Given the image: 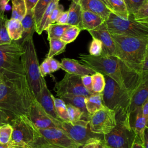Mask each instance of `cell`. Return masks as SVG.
<instances>
[{
    "label": "cell",
    "instance_id": "obj_39",
    "mask_svg": "<svg viewBox=\"0 0 148 148\" xmlns=\"http://www.w3.org/2000/svg\"><path fill=\"white\" fill-rule=\"evenodd\" d=\"M66 108L70 123L83 119V113L80 109L70 104H66Z\"/></svg>",
    "mask_w": 148,
    "mask_h": 148
},
{
    "label": "cell",
    "instance_id": "obj_37",
    "mask_svg": "<svg viewBox=\"0 0 148 148\" xmlns=\"http://www.w3.org/2000/svg\"><path fill=\"white\" fill-rule=\"evenodd\" d=\"M7 20L5 14L0 16V45L10 43L12 42L9 36L6 27Z\"/></svg>",
    "mask_w": 148,
    "mask_h": 148
},
{
    "label": "cell",
    "instance_id": "obj_12",
    "mask_svg": "<svg viewBox=\"0 0 148 148\" xmlns=\"http://www.w3.org/2000/svg\"><path fill=\"white\" fill-rule=\"evenodd\" d=\"M54 90L58 97L65 94L78 95L88 97L95 94L90 92L85 88L81 76L68 73H66L60 81L56 83Z\"/></svg>",
    "mask_w": 148,
    "mask_h": 148
},
{
    "label": "cell",
    "instance_id": "obj_17",
    "mask_svg": "<svg viewBox=\"0 0 148 148\" xmlns=\"http://www.w3.org/2000/svg\"><path fill=\"white\" fill-rule=\"evenodd\" d=\"M60 64L61 69L69 74L83 76L86 75H92L96 72L92 68L80 63L79 61L74 59L64 58L61 60Z\"/></svg>",
    "mask_w": 148,
    "mask_h": 148
},
{
    "label": "cell",
    "instance_id": "obj_47",
    "mask_svg": "<svg viewBox=\"0 0 148 148\" xmlns=\"http://www.w3.org/2000/svg\"><path fill=\"white\" fill-rule=\"evenodd\" d=\"M142 113L146 121V126L148 128V99L142 106Z\"/></svg>",
    "mask_w": 148,
    "mask_h": 148
},
{
    "label": "cell",
    "instance_id": "obj_24",
    "mask_svg": "<svg viewBox=\"0 0 148 148\" xmlns=\"http://www.w3.org/2000/svg\"><path fill=\"white\" fill-rule=\"evenodd\" d=\"M21 23L23 32L22 38L19 40L20 41L29 36H33L34 33L35 32V21L33 9L27 10L26 14L21 21Z\"/></svg>",
    "mask_w": 148,
    "mask_h": 148
},
{
    "label": "cell",
    "instance_id": "obj_20",
    "mask_svg": "<svg viewBox=\"0 0 148 148\" xmlns=\"http://www.w3.org/2000/svg\"><path fill=\"white\" fill-rule=\"evenodd\" d=\"M80 4L83 10L92 12L100 16L105 21L112 12L101 0H80Z\"/></svg>",
    "mask_w": 148,
    "mask_h": 148
},
{
    "label": "cell",
    "instance_id": "obj_45",
    "mask_svg": "<svg viewBox=\"0 0 148 148\" xmlns=\"http://www.w3.org/2000/svg\"><path fill=\"white\" fill-rule=\"evenodd\" d=\"M47 58L49 59V62L51 73L55 72L61 68V64L58 61L54 59L53 57H50V58L47 57Z\"/></svg>",
    "mask_w": 148,
    "mask_h": 148
},
{
    "label": "cell",
    "instance_id": "obj_25",
    "mask_svg": "<svg viewBox=\"0 0 148 148\" xmlns=\"http://www.w3.org/2000/svg\"><path fill=\"white\" fill-rule=\"evenodd\" d=\"M6 27L10 38L12 40H19L21 39L23 36V29L21 21L10 18L7 20L6 22Z\"/></svg>",
    "mask_w": 148,
    "mask_h": 148
},
{
    "label": "cell",
    "instance_id": "obj_36",
    "mask_svg": "<svg viewBox=\"0 0 148 148\" xmlns=\"http://www.w3.org/2000/svg\"><path fill=\"white\" fill-rule=\"evenodd\" d=\"M134 19L148 25V0H145L138 10L134 14Z\"/></svg>",
    "mask_w": 148,
    "mask_h": 148
},
{
    "label": "cell",
    "instance_id": "obj_51",
    "mask_svg": "<svg viewBox=\"0 0 148 148\" xmlns=\"http://www.w3.org/2000/svg\"><path fill=\"white\" fill-rule=\"evenodd\" d=\"M34 148H62V147H60L58 146H53L51 145L50 144H49L45 139H44V141L40 144L38 145L37 146H36Z\"/></svg>",
    "mask_w": 148,
    "mask_h": 148
},
{
    "label": "cell",
    "instance_id": "obj_2",
    "mask_svg": "<svg viewBox=\"0 0 148 148\" xmlns=\"http://www.w3.org/2000/svg\"><path fill=\"white\" fill-rule=\"evenodd\" d=\"M34 98L25 76L0 82V108L9 116L10 121L19 116H28Z\"/></svg>",
    "mask_w": 148,
    "mask_h": 148
},
{
    "label": "cell",
    "instance_id": "obj_32",
    "mask_svg": "<svg viewBox=\"0 0 148 148\" xmlns=\"http://www.w3.org/2000/svg\"><path fill=\"white\" fill-rule=\"evenodd\" d=\"M53 99L55 109L59 119L64 121L70 122L65 102L60 98L53 97Z\"/></svg>",
    "mask_w": 148,
    "mask_h": 148
},
{
    "label": "cell",
    "instance_id": "obj_43",
    "mask_svg": "<svg viewBox=\"0 0 148 148\" xmlns=\"http://www.w3.org/2000/svg\"><path fill=\"white\" fill-rule=\"evenodd\" d=\"M39 70L40 75L43 77H45L46 75L51 73L49 59L47 57H46L42 64L39 65Z\"/></svg>",
    "mask_w": 148,
    "mask_h": 148
},
{
    "label": "cell",
    "instance_id": "obj_29",
    "mask_svg": "<svg viewBox=\"0 0 148 148\" xmlns=\"http://www.w3.org/2000/svg\"><path fill=\"white\" fill-rule=\"evenodd\" d=\"M49 40L50 49L46 57H53L54 56L59 55L65 51L67 43L64 42L61 39L54 38Z\"/></svg>",
    "mask_w": 148,
    "mask_h": 148
},
{
    "label": "cell",
    "instance_id": "obj_15",
    "mask_svg": "<svg viewBox=\"0 0 148 148\" xmlns=\"http://www.w3.org/2000/svg\"><path fill=\"white\" fill-rule=\"evenodd\" d=\"M28 117L38 129L56 127L50 116L46 113L36 98L32 102Z\"/></svg>",
    "mask_w": 148,
    "mask_h": 148
},
{
    "label": "cell",
    "instance_id": "obj_38",
    "mask_svg": "<svg viewBox=\"0 0 148 148\" xmlns=\"http://www.w3.org/2000/svg\"><path fill=\"white\" fill-rule=\"evenodd\" d=\"M13 132L12 125L8 123L0 125V143L9 144Z\"/></svg>",
    "mask_w": 148,
    "mask_h": 148
},
{
    "label": "cell",
    "instance_id": "obj_18",
    "mask_svg": "<svg viewBox=\"0 0 148 148\" xmlns=\"http://www.w3.org/2000/svg\"><path fill=\"white\" fill-rule=\"evenodd\" d=\"M53 97L47 86L46 82H45L42 86L39 95L36 98V99L47 114L51 117L59 119L55 109Z\"/></svg>",
    "mask_w": 148,
    "mask_h": 148
},
{
    "label": "cell",
    "instance_id": "obj_13",
    "mask_svg": "<svg viewBox=\"0 0 148 148\" xmlns=\"http://www.w3.org/2000/svg\"><path fill=\"white\" fill-rule=\"evenodd\" d=\"M42 137L50 145L62 148H80L82 146L57 127L39 129Z\"/></svg>",
    "mask_w": 148,
    "mask_h": 148
},
{
    "label": "cell",
    "instance_id": "obj_33",
    "mask_svg": "<svg viewBox=\"0 0 148 148\" xmlns=\"http://www.w3.org/2000/svg\"><path fill=\"white\" fill-rule=\"evenodd\" d=\"M92 77V89L94 93H101L103 92L106 80L105 76L98 72L91 75Z\"/></svg>",
    "mask_w": 148,
    "mask_h": 148
},
{
    "label": "cell",
    "instance_id": "obj_8",
    "mask_svg": "<svg viewBox=\"0 0 148 148\" xmlns=\"http://www.w3.org/2000/svg\"><path fill=\"white\" fill-rule=\"evenodd\" d=\"M106 84L102 92L105 106L114 110L116 115L128 113L131 94L122 88L114 80L105 76Z\"/></svg>",
    "mask_w": 148,
    "mask_h": 148
},
{
    "label": "cell",
    "instance_id": "obj_26",
    "mask_svg": "<svg viewBox=\"0 0 148 148\" xmlns=\"http://www.w3.org/2000/svg\"><path fill=\"white\" fill-rule=\"evenodd\" d=\"M82 6L79 3L72 2L68 10V18L67 24L79 27L82 20Z\"/></svg>",
    "mask_w": 148,
    "mask_h": 148
},
{
    "label": "cell",
    "instance_id": "obj_35",
    "mask_svg": "<svg viewBox=\"0 0 148 148\" xmlns=\"http://www.w3.org/2000/svg\"><path fill=\"white\" fill-rule=\"evenodd\" d=\"M80 31L81 29L79 26L70 25L65 30L60 39L67 44L71 43L77 38Z\"/></svg>",
    "mask_w": 148,
    "mask_h": 148
},
{
    "label": "cell",
    "instance_id": "obj_19",
    "mask_svg": "<svg viewBox=\"0 0 148 148\" xmlns=\"http://www.w3.org/2000/svg\"><path fill=\"white\" fill-rule=\"evenodd\" d=\"M131 125L138 137L143 142L144 131L146 127V121L142 113V106L136 108L129 114Z\"/></svg>",
    "mask_w": 148,
    "mask_h": 148
},
{
    "label": "cell",
    "instance_id": "obj_1",
    "mask_svg": "<svg viewBox=\"0 0 148 148\" xmlns=\"http://www.w3.org/2000/svg\"><path fill=\"white\" fill-rule=\"evenodd\" d=\"M79 58L82 64L110 77L131 94L139 83L141 74L130 69L116 56L80 54Z\"/></svg>",
    "mask_w": 148,
    "mask_h": 148
},
{
    "label": "cell",
    "instance_id": "obj_59",
    "mask_svg": "<svg viewBox=\"0 0 148 148\" xmlns=\"http://www.w3.org/2000/svg\"><path fill=\"white\" fill-rule=\"evenodd\" d=\"M9 144H2L0 143V148H8Z\"/></svg>",
    "mask_w": 148,
    "mask_h": 148
},
{
    "label": "cell",
    "instance_id": "obj_41",
    "mask_svg": "<svg viewBox=\"0 0 148 148\" xmlns=\"http://www.w3.org/2000/svg\"><path fill=\"white\" fill-rule=\"evenodd\" d=\"M130 14H134L145 0H123Z\"/></svg>",
    "mask_w": 148,
    "mask_h": 148
},
{
    "label": "cell",
    "instance_id": "obj_42",
    "mask_svg": "<svg viewBox=\"0 0 148 148\" xmlns=\"http://www.w3.org/2000/svg\"><path fill=\"white\" fill-rule=\"evenodd\" d=\"M62 12H64V7L62 5L58 3L57 5V6L54 9V10H53V12L50 16V18L46 23V27H45V31L46 30L47 28L48 27V26L50 24H54L56 22L58 17H59V16Z\"/></svg>",
    "mask_w": 148,
    "mask_h": 148
},
{
    "label": "cell",
    "instance_id": "obj_54",
    "mask_svg": "<svg viewBox=\"0 0 148 148\" xmlns=\"http://www.w3.org/2000/svg\"><path fill=\"white\" fill-rule=\"evenodd\" d=\"M142 144L144 148H148V128L147 127H146L144 131Z\"/></svg>",
    "mask_w": 148,
    "mask_h": 148
},
{
    "label": "cell",
    "instance_id": "obj_5",
    "mask_svg": "<svg viewBox=\"0 0 148 148\" xmlns=\"http://www.w3.org/2000/svg\"><path fill=\"white\" fill-rule=\"evenodd\" d=\"M22 48L16 40L0 45V78L2 80L20 77L25 75L21 61Z\"/></svg>",
    "mask_w": 148,
    "mask_h": 148
},
{
    "label": "cell",
    "instance_id": "obj_40",
    "mask_svg": "<svg viewBox=\"0 0 148 148\" xmlns=\"http://www.w3.org/2000/svg\"><path fill=\"white\" fill-rule=\"evenodd\" d=\"M89 54L93 56H99L102 54V46L101 42L96 39L92 38L89 47Z\"/></svg>",
    "mask_w": 148,
    "mask_h": 148
},
{
    "label": "cell",
    "instance_id": "obj_48",
    "mask_svg": "<svg viewBox=\"0 0 148 148\" xmlns=\"http://www.w3.org/2000/svg\"><path fill=\"white\" fill-rule=\"evenodd\" d=\"M10 123V118L9 116L0 108V125Z\"/></svg>",
    "mask_w": 148,
    "mask_h": 148
},
{
    "label": "cell",
    "instance_id": "obj_57",
    "mask_svg": "<svg viewBox=\"0 0 148 148\" xmlns=\"http://www.w3.org/2000/svg\"><path fill=\"white\" fill-rule=\"evenodd\" d=\"M94 143H90V144H87L84 146H82L80 148H94Z\"/></svg>",
    "mask_w": 148,
    "mask_h": 148
},
{
    "label": "cell",
    "instance_id": "obj_34",
    "mask_svg": "<svg viewBox=\"0 0 148 148\" xmlns=\"http://www.w3.org/2000/svg\"><path fill=\"white\" fill-rule=\"evenodd\" d=\"M51 1V0H38L37 2L36 5L33 9L35 21V28L39 23L45 11Z\"/></svg>",
    "mask_w": 148,
    "mask_h": 148
},
{
    "label": "cell",
    "instance_id": "obj_60",
    "mask_svg": "<svg viewBox=\"0 0 148 148\" xmlns=\"http://www.w3.org/2000/svg\"><path fill=\"white\" fill-rule=\"evenodd\" d=\"M72 2H74L75 3H80V0H71Z\"/></svg>",
    "mask_w": 148,
    "mask_h": 148
},
{
    "label": "cell",
    "instance_id": "obj_52",
    "mask_svg": "<svg viewBox=\"0 0 148 148\" xmlns=\"http://www.w3.org/2000/svg\"><path fill=\"white\" fill-rule=\"evenodd\" d=\"M27 10L33 9L38 0H24Z\"/></svg>",
    "mask_w": 148,
    "mask_h": 148
},
{
    "label": "cell",
    "instance_id": "obj_58",
    "mask_svg": "<svg viewBox=\"0 0 148 148\" xmlns=\"http://www.w3.org/2000/svg\"><path fill=\"white\" fill-rule=\"evenodd\" d=\"M105 5H106V6L110 10V11H111V8H110V4H109V2H108V0H101ZM112 12V11H111Z\"/></svg>",
    "mask_w": 148,
    "mask_h": 148
},
{
    "label": "cell",
    "instance_id": "obj_56",
    "mask_svg": "<svg viewBox=\"0 0 148 148\" xmlns=\"http://www.w3.org/2000/svg\"><path fill=\"white\" fill-rule=\"evenodd\" d=\"M94 148H106V147L104 145L103 141V142H99L94 143Z\"/></svg>",
    "mask_w": 148,
    "mask_h": 148
},
{
    "label": "cell",
    "instance_id": "obj_44",
    "mask_svg": "<svg viewBox=\"0 0 148 148\" xmlns=\"http://www.w3.org/2000/svg\"><path fill=\"white\" fill-rule=\"evenodd\" d=\"M81 79L83 83V86L85 88L88 90L90 92L92 93V77L91 75H86L83 76H81Z\"/></svg>",
    "mask_w": 148,
    "mask_h": 148
},
{
    "label": "cell",
    "instance_id": "obj_6",
    "mask_svg": "<svg viewBox=\"0 0 148 148\" xmlns=\"http://www.w3.org/2000/svg\"><path fill=\"white\" fill-rule=\"evenodd\" d=\"M116 117V127L104 135V145L106 148H132L138 137L131 125L129 114H117Z\"/></svg>",
    "mask_w": 148,
    "mask_h": 148
},
{
    "label": "cell",
    "instance_id": "obj_28",
    "mask_svg": "<svg viewBox=\"0 0 148 148\" xmlns=\"http://www.w3.org/2000/svg\"><path fill=\"white\" fill-rule=\"evenodd\" d=\"M108 1L110 4L112 12L121 18H128L129 17L130 13L123 0Z\"/></svg>",
    "mask_w": 148,
    "mask_h": 148
},
{
    "label": "cell",
    "instance_id": "obj_9",
    "mask_svg": "<svg viewBox=\"0 0 148 148\" xmlns=\"http://www.w3.org/2000/svg\"><path fill=\"white\" fill-rule=\"evenodd\" d=\"M105 23L111 34L148 38V25L136 21L133 14H130L128 18H124L111 12Z\"/></svg>",
    "mask_w": 148,
    "mask_h": 148
},
{
    "label": "cell",
    "instance_id": "obj_11",
    "mask_svg": "<svg viewBox=\"0 0 148 148\" xmlns=\"http://www.w3.org/2000/svg\"><path fill=\"white\" fill-rule=\"evenodd\" d=\"M116 124L115 112L106 107L91 115L89 120L91 131L103 135L110 132Z\"/></svg>",
    "mask_w": 148,
    "mask_h": 148
},
{
    "label": "cell",
    "instance_id": "obj_53",
    "mask_svg": "<svg viewBox=\"0 0 148 148\" xmlns=\"http://www.w3.org/2000/svg\"><path fill=\"white\" fill-rule=\"evenodd\" d=\"M10 0H0V16L5 14V10Z\"/></svg>",
    "mask_w": 148,
    "mask_h": 148
},
{
    "label": "cell",
    "instance_id": "obj_27",
    "mask_svg": "<svg viewBox=\"0 0 148 148\" xmlns=\"http://www.w3.org/2000/svg\"><path fill=\"white\" fill-rule=\"evenodd\" d=\"M59 1L60 0H51L47 9L45 11L39 23L35 28V32H37L39 35L42 34V32L45 31L46 23L48 21L53 10L59 3Z\"/></svg>",
    "mask_w": 148,
    "mask_h": 148
},
{
    "label": "cell",
    "instance_id": "obj_14",
    "mask_svg": "<svg viewBox=\"0 0 148 148\" xmlns=\"http://www.w3.org/2000/svg\"><path fill=\"white\" fill-rule=\"evenodd\" d=\"M92 38L99 40L102 43V55L117 57L116 49L114 42L109 32L105 22L97 28L88 31Z\"/></svg>",
    "mask_w": 148,
    "mask_h": 148
},
{
    "label": "cell",
    "instance_id": "obj_49",
    "mask_svg": "<svg viewBox=\"0 0 148 148\" xmlns=\"http://www.w3.org/2000/svg\"><path fill=\"white\" fill-rule=\"evenodd\" d=\"M146 71H148V44H147V46L146 51V54L144 58V61H143L141 73L146 72Z\"/></svg>",
    "mask_w": 148,
    "mask_h": 148
},
{
    "label": "cell",
    "instance_id": "obj_4",
    "mask_svg": "<svg viewBox=\"0 0 148 148\" xmlns=\"http://www.w3.org/2000/svg\"><path fill=\"white\" fill-rule=\"evenodd\" d=\"M19 43L22 48L21 61L25 75L36 98L46 81L40 73L39 64L33 41V36H29Z\"/></svg>",
    "mask_w": 148,
    "mask_h": 148
},
{
    "label": "cell",
    "instance_id": "obj_7",
    "mask_svg": "<svg viewBox=\"0 0 148 148\" xmlns=\"http://www.w3.org/2000/svg\"><path fill=\"white\" fill-rule=\"evenodd\" d=\"M51 119L56 127L63 130L73 140L82 146L103 141V135L96 134L91 131L88 121L81 119L70 123L53 117Z\"/></svg>",
    "mask_w": 148,
    "mask_h": 148
},
{
    "label": "cell",
    "instance_id": "obj_31",
    "mask_svg": "<svg viewBox=\"0 0 148 148\" xmlns=\"http://www.w3.org/2000/svg\"><path fill=\"white\" fill-rule=\"evenodd\" d=\"M69 26L68 24H60L56 23L50 24L46 30L48 34V40L54 38L60 39L65 30Z\"/></svg>",
    "mask_w": 148,
    "mask_h": 148
},
{
    "label": "cell",
    "instance_id": "obj_23",
    "mask_svg": "<svg viewBox=\"0 0 148 148\" xmlns=\"http://www.w3.org/2000/svg\"><path fill=\"white\" fill-rule=\"evenodd\" d=\"M84 102L87 110L90 115L106 107L103 101L102 92L95 93L90 97H86Z\"/></svg>",
    "mask_w": 148,
    "mask_h": 148
},
{
    "label": "cell",
    "instance_id": "obj_22",
    "mask_svg": "<svg viewBox=\"0 0 148 148\" xmlns=\"http://www.w3.org/2000/svg\"><path fill=\"white\" fill-rule=\"evenodd\" d=\"M60 98L62 99L66 104L72 105L82 110L83 113V120L89 121L90 118V114L88 113L85 102V97L78 95H72V94H65L59 97Z\"/></svg>",
    "mask_w": 148,
    "mask_h": 148
},
{
    "label": "cell",
    "instance_id": "obj_30",
    "mask_svg": "<svg viewBox=\"0 0 148 148\" xmlns=\"http://www.w3.org/2000/svg\"><path fill=\"white\" fill-rule=\"evenodd\" d=\"M12 18L21 21L27 13V7L24 0H12Z\"/></svg>",
    "mask_w": 148,
    "mask_h": 148
},
{
    "label": "cell",
    "instance_id": "obj_61",
    "mask_svg": "<svg viewBox=\"0 0 148 148\" xmlns=\"http://www.w3.org/2000/svg\"><path fill=\"white\" fill-rule=\"evenodd\" d=\"M1 81H2V80H1V78H0V82H1Z\"/></svg>",
    "mask_w": 148,
    "mask_h": 148
},
{
    "label": "cell",
    "instance_id": "obj_21",
    "mask_svg": "<svg viewBox=\"0 0 148 148\" xmlns=\"http://www.w3.org/2000/svg\"><path fill=\"white\" fill-rule=\"evenodd\" d=\"M104 22L105 20L98 14L87 10H83L79 27L81 30L88 31L97 28Z\"/></svg>",
    "mask_w": 148,
    "mask_h": 148
},
{
    "label": "cell",
    "instance_id": "obj_55",
    "mask_svg": "<svg viewBox=\"0 0 148 148\" xmlns=\"http://www.w3.org/2000/svg\"><path fill=\"white\" fill-rule=\"evenodd\" d=\"M132 148H144L142 142L139 138H137L135 142L133 145V146Z\"/></svg>",
    "mask_w": 148,
    "mask_h": 148
},
{
    "label": "cell",
    "instance_id": "obj_50",
    "mask_svg": "<svg viewBox=\"0 0 148 148\" xmlns=\"http://www.w3.org/2000/svg\"><path fill=\"white\" fill-rule=\"evenodd\" d=\"M8 148H32L30 146L24 143H9Z\"/></svg>",
    "mask_w": 148,
    "mask_h": 148
},
{
    "label": "cell",
    "instance_id": "obj_3",
    "mask_svg": "<svg viewBox=\"0 0 148 148\" xmlns=\"http://www.w3.org/2000/svg\"><path fill=\"white\" fill-rule=\"evenodd\" d=\"M114 42L117 57L134 71L141 73L148 38H138L111 34Z\"/></svg>",
    "mask_w": 148,
    "mask_h": 148
},
{
    "label": "cell",
    "instance_id": "obj_16",
    "mask_svg": "<svg viewBox=\"0 0 148 148\" xmlns=\"http://www.w3.org/2000/svg\"><path fill=\"white\" fill-rule=\"evenodd\" d=\"M138 86L131 94V103L128 109V114L142 106L148 99V71L142 72Z\"/></svg>",
    "mask_w": 148,
    "mask_h": 148
},
{
    "label": "cell",
    "instance_id": "obj_10",
    "mask_svg": "<svg viewBox=\"0 0 148 148\" xmlns=\"http://www.w3.org/2000/svg\"><path fill=\"white\" fill-rule=\"evenodd\" d=\"M13 127L9 143H24L31 146L40 136L39 129L27 116H19L9 123Z\"/></svg>",
    "mask_w": 148,
    "mask_h": 148
},
{
    "label": "cell",
    "instance_id": "obj_46",
    "mask_svg": "<svg viewBox=\"0 0 148 148\" xmlns=\"http://www.w3.org/2000/svg\"><path fill=\"white\" fill-rule=\"evenodd\" d=\"M68 18V10L64 11L60 14V15L58 17L56 23H58V24H67Z\"/></svg>",
    "mask_w": 148,
    "mask_h": 148
}]
</instances>
